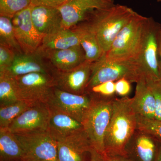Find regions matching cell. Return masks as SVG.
Listing matches in <instances>:
<instances>
[{
  "mask_svg": "<svg viewBox=\"0 0 161 161\" xmlns=\"http://www.w3.org/2000/svg\"><path fill=\"white\" fill-rule=\"evenodd\" d=\"M157 2L158 3H161V0H157Z\"/></svg>",
  "mask_w": 161,
  "mask_h": 161,
  "instance_id": "cell-39",
  "label": "cell"
},
{
  "mask_svg": "<svg viewBox=\"0 0 161 161\" xmlns=\"http://www.w3.org/2000/svg\"><path fill=\"white\" fill-rule=\"evenodd\" d=\"M114 0H67L58 7L64 28L71 29L86 21L92 11L112 6Z\"/></svg>",
  "mask_w": 161,
  "mask_h": 161,
  "instance_id": "cell-12",
  "label": "cell"
},
{
  "mask_svg": "<svg viewBox=\"0 0 161 161\" xmlns=\"http://www.w3.org/2000/svg\"><path fill=\"white\" fill-rule=\"evenodd\" d=\"M91 161H104L103 155L93 148L92 150Z\"/></svg>",
  "mask_w": 161,
  "mask_h": 161,
  "instance_id": "cell-35",
  "label": "cell"
},
{
  "mask_svg": "<svg viewBox=\"0 0 161 161\" xmlns=\"http://www.w3.org/2000/svg\"><path fill=\"white\" fill-rule=\"evenodd\" d=\"M31 6L16 14L12 19L15 36L24 53H35L38 49L43 36L36 29L31 19Z\"/></svg>",
  "mask_w": 161,
  "mask_h": 161,
  "instance_id": "cell-10",
  "label": "cell"
},
{
  "mask_svg": "<svg viewBox=\"0 0 161 161\" xmlns=\"http://www.w3.org/2000/svg\"><path fill=\"white\" fill-rule=\"evenodd\" d=\"M67 0H31L32 6H45L58 8Z\"/></svg>",
  "mask_w": 161,
  "mask_h": 161,
  "instance_id": "cell-33",
  "label": "cell"
},
{
  "mask_svg": "<svg viewBox=\"0 0 161 161\" xmlns=\"http://www.w3.org/2000/svg\"><path fill=\"white\" fill-rule=\"evenodd\" d=\"M145 79L155 99L156 110L154 119L161 121V80H153L146 78Z\"/></svg>",
  "mask_w": 161,
  "mask_h": 161,
  "instance_id": "cell-29",
  "label": "cell"
},
{
  "mask_svg": "<svg viewBox=\"0 0 161 161\" xmlns=\"http://www.w3.org/2000/svg\"><path fill=\"white\" fill-rule=\"evenodd\" d=\"M75 29L78 32L80 45L85 53L86 60L95 62L102 58L104 53L89 23H83Z\"/></svg>",
  "mask_w": 161,
  "mask_h": 161,
  "instance_id": "cell-22",
  "label": "cell"
},
{
  "mask_svg": "<svg viewBox=\"0 0 161 161\" xmlns=\"http://www.w3.org/2000/svg\"><path fill=\"white\" fill-rule=\"evenodd\" d=\"M148 18L136 13L124 26L104 57L118 61H135L140 48Z\"/></svg>",
  "mask_w": 161,
  "mask_h": 161,
  "instance_id": "cell-4",
  "label": "cell"
},
{
  "mask_svg": "<svg viewBox=\"0 0 161 161\" xmlns=\"http://www.w3.org/2000/svg\"><path fill=\"white\" fill-rule=\"evenodd\" d=\"M19 100L14 78L0 74V106L9 105Z\"/></svg>",
  "mask_w": 161,
  "mask_h": 161,
  "instance_id": "cell-25",
  "label": "cell"
},
{
  "mask_svg": "<svg viewBox=\"0 0 161 161\" xmlns=\"http://www.w3.org/2000/svg\"><path fill=\"white\" fill-rule=\"evenodd\" d=\"M137 129L149 133L161 141V121L137 115Z\"/></svg>",
  "mask_w": 161,
  "mask_h": 161,
  "instance_id": "cell-28",
  "label": "cell"
},
{
  "mask_svg": "<svg viewBox=\"0 0 161 161\" xmlns=\"http://www.w3.org/2000/svg\"><path fill=\"white\" fill-rule=\"evenodd\" d=\"M92 102L89 93L77 95L55 87L47 104L51 109L64 113L81 123Z\"/></svg>",
  "mask_w": 161,
  "mask_h": 161,
  "instance_id": "cell-8",
  "label": "cell"
},
{
  "mask_svg": "<svg viewBox=\"0 0 161 161\" xmlns=\"http://www.w3.org/2000/svg\"><path fill=\"white\" fill-rule=\"evenodd\" d=\"M13 78L20 100L32 105L47 104L56 86L51 73H33Z\"/></svg>",
  "mask_w": 161,
  "mask_h": 161,
  "instance_id": "cell-7",
  "label": "cell"
},
{
  "mask_svg": "<svg viewBox=\"0 0 161 161\" xmlns=\"http://www.w3.org/2000/svg\"><path fill=\"white\" fill-rule=\"evenodd\" d=\"M142 76L135 61L109 60L104 55L92 64V74L86 93L99 84L116 81L121 78H125L131 83H136Z\"/></svg>",
  "mask_w": 161,
  "mask_h": 161,
  "instance_id": "cell-5",
  "label": "cell"
},
{
  "mask_svg": "<svg viewBox=\"0 0 161 161\" xmlns=\"http://www.w3.org/2000/svg\"><path fill=\"white\" fill-rule=\"evenodd\" d=\"M161 25L152 18H148L139 52L135 62L145 78L159 80V37Z\"/></svg>",
  "mask_w": 161,
  "mask_h": 161,
  "instance_id": "cell-6",
  "label": "cell"
},
{
  "mask_svg": "<svg viewBox=\"0 0 161 161\" xmlns=\"http://www.w3.org/2000/svg\"><path fill=\"white\" fill-rule=\"evenodd\" d=\"M131 82L123 78L115 81V90L116 95L121 97H126L131 91Z\"/></svg>",
  "mask_w": 161,
  "mask_h": 161,
  "instance_id": "cell-32",
  "label": "cell"
},
{
  "mask_svg": "<svg viewBox=\"0 0 161 161\" xmlns=\"http://www.w3.org/2000/svg\"><path fill=\"white\" fill-rule=\"evenodd\" d=\"M52 69L68 71L79 66L86 60L85 53L80 45L67 49L40 51Z\"/></svg>",
  "mask_w": 161,
  "mask_h": 161,
  "instance_id": "cell-17",
  "label": "cell"
},
{
  "mask_svg": "<svg viewBox=\"0 0 161 161\" xmlns=\"http://www.w3.org/2000/svg\"><path fill=\"white\" fill-rule=\"evenodd\" d=\"M87 93H92L105 97L115 96V81H109L99 84L91 88L86 92Z\"/></svg>",
  "mask_w": 161,
  "mask_h": 161,
  "instance_id": "cell-31",
  "label": "cell"
},
{
  "mask_svg": "<svg viewBox=\"0 0 161 161\" xmlns=\"http://www.w3.org/2000/svg\"><path fill=\"white\" fill-rule=\"evenodd\" d=\"M16 55L15 52L9 47L0 44V73L11 66Z\"/></svg>",
  "mask_w": 161,
  "mask_h": 161,
  "instance_id": "cell-30",
  "label": "cell"
},
{
  "mask_svg": "<svg viewBox=\"0 0 161 161\" xmlns=\"http://www.w3.org/2000/svg\"><path fill=\"white\" fill-rule=\"evenodd\" d=\"M15 135L26 156L44 161H58L57 141L48 131Z\"/></svg>",
  "mask_w": 161,
  "mask_h": 161,
  "instance_id": "cell-9",
  "label": "cell"
},
{
  "mask_svg": "<svg viewBox=\"0 0 161 161\" xmlns=\"http://www.w3.org/2000/svg\"><path fill=\"white\" fill-rule=\"evenodd\" d=\"M159 55V80H161V32L159 37L158 43Z\"/></svg>",
  "mask_w": 161,
  "mask_h": 161,
  "instance_id": "cell-36",
  "label": "cell"
},
{
  "mask_svg": "<svg viewBox=\"0 0 161 161\" xmlns=\"http://www.w3.org/2000/svg\"><path fill=\"white\" fill-rule=\"evenodd\" d=\"M57 145L58 161H91L93 148L84 130L57 141Z\"/></svg>",
  "mask_w": 161,
  "mask_h": 161,
  "instance_id": "cell-14",
  "label": "cell"
},
{
  "mask_svg": "<svg viewBox=\"0 0 161 161\" xmlns=\"http://www.w3.org/2000/svg\"><path fill=\"white\" fill-rule=\"evenodd\" d=\"M49 110L48 131L56 141L68 137L84 130L81 123L69 115Z\"/></svg>",
  "mask_w": 161,
  "mask_h": 161,
  "instance_id": "cell-19",
  "label": "cell"
},
{
  "mask_svg": "<svg viewBox=\"0 0 161 161\" xmlns=\"http://www.w3.org/2000/svg\"><path fill=\"white\" fill-rule=\"evenodd\" d=\"M49 108L46 104L30 107L15 119L8 128L15 134H30L48 131Z\"/></svg>",
  "mask_w": 161,
  "mask_h": 161,
  "instance_id": "cell-11",
  "label": "cell"
},
{
  "mask_svg": "<svg viewBox=\"0 0 161 161\" xmlns=\"http://www.w3.org/2000/svg\"><path fill=\"white\" fill-rule=\"evenodd\" d=\"M79 45L80 39L77 31L63 27L54 33L44 36L38 50L64 49Z\"/></svg>",
  "mask_w": 161,
  "mask_h": 161,
  "instance_id": "cell-21",
  "label": "cell"
},
{
  "mask_svg": "<svg viewBox=\"0 0 161 161\" xmlns=\"http://www.w3.org/2000/svg\"><path fill=\"white\" fill-rule=\"evenodd\" d=\"M158 140L149 133L137 129L125 147V153L134 161H155Z\"/></svg>",
  "mask_w": 161,
  "mask_h": 161,
  "instance_id": "cell-15",
  "label": "cell"
},
{
  "mask_svg": "<svg viewBox=\"0 0 161 161\" xmlns=\"http://www.w3.org/2000/svg\"><path fill=\"white\" fill-rule=\"evenodd\" d=\"M0 44L9 47L16 54L23 53L15 36L10 18L0 16Z\"/></svg>",
  "mask_w": 161,
  "mask_h": 161,
  "instance_id": "cell-26",
  "label": "cell"
},
{
  "mask_svg": "<svg viewBox=\"0 0 161 161\" xmlns=\"http://www.w3.org/2000/svg\"><path fill=\"white\" fill-rule=\"evenodd\" d=\"M93 63L86 60L77 67L64 71L52 69L51 74L54 78L55 87L77 95L86 94Z\"/></svg>",
  "mask_w": 161,
  "mask_h": 161,
  "instance_id": "cell-13",
  "label": "cell"
},
{
  "mask_svg": "<svg viewBox=\"0 0 161 161\" xmlns=\"http://www.w3.org/2000/svg\"><path fill=\"white\" fill-rule=\"evenodd\" d=\"M22 161H44L38 159L33 158L30 157L26 156Z\"/></svg>",
  "mask_w": 161,
  "mask_h": 161,
  "instance_id": "cell-38",
  "label": "cell"
},
{
  "mask_svg": "<svg viewBox=\"0 0 161 161\" xmlns=\"http://www.w3.org/2000/svg\"><path fill=\"white\" fill-rule=\"evenodd\" d=\"M26 154L15 134L0 128V161H22Z\"/></svg>",
  "mask_w": 161,
  "mask_h": 161,
  "instance_id": "cell-23",
  "label": "cell"
},
{
  "mask_svg": "<svg viewBox=\"0 0 161 161\" xmlns=\"http://www.w3.org/2000/svg\"><path fill=\"white\" fill-rule=\"evenodd\" d=\"M52 68L40 52L16 55L11 66L0 74L14 78L33 73H51Z\"/></svg>",
  "mask_w": 161,
  "mask_h": 161,
  "instance_id": "cell-16",
  "label": "cell"
},
{
  "mask_svg": "<svg viewBox=\"0 0 161 161\" xmlns=\"http://www.w3.org/2000/svg\"><path fill=\"white\" fill-rule=\"evenodd\" d=\"M34 105L19 100L9 105L0 106V128H8L12 122Z\"/></svg>",
  "mask_w": 161,
  "mask_h": 161,
  "instance_id": "cell-24",
  "label": "cell"
},
{
  "mask_svg": "<svg viewBox=\"0 0 161 161\" xmlns=\"http://www.w3.org/2000/svg\"><path fill=\"white\" fill-rule=\"evenodd\" d=\"M136 14L132 8L119 4L96 9L90 14L86 20L94 30L105 54L119 32Z\"/></svg>",
  "mask_w": 161,
  "mask_h": 161,
  "instance_id": "cell-2",
  "label": "cell"
},
{
  "mask_svg": "<svg viewBox=\"0 0 161 161\" xmlns=\"http://www.w3.org/2000/svg\"><path fill=\"white\" fill-rule=\"evenodd\" d=\"M104 161H134L128 155L118 154H103Z\"/></svg>",
  "mask_w": 161,
  "mask_h": 161,
  "instance_id": "cell-34",
  "label": "cell"
},
{
  "mask_svg": "<svg viewBox=\"0 0 161 161\" xmlns=\"http://www.w3.org/2000/svg\"><path fill=\"white\" fill-rule=\"evenodd\" d=\"M31 0H0V16L12 19L18 13L31 5Z\"/></svg>",
  "mask_w": 161,
  "mask_h": 161,
  "instance_id": "cell-27",
  "label": "cell"
},
{
  "mask_svg": "<svg viewBox=\"0 0 161 161\" xmlns=\"http://www.w3.org/2000/svg\"><path fill=\"white\" fill-rule=\"evenodd\" d=\"M136 116L131 105V98L115 97L112 117L105 135L104 154L126 155V146L137 129Z\"/></svg>",
  "mask_w": 161,
  "mask_h": 161,
  "instance_id": "cell-1",
  "label": "cell"
},
{
  "mask_svg": "<svg viewBox=\"0 0 161 161\" xmlns=\"http://www.w3.org/2000/svg\"><path fill=\"white\" fill-rule=\"evenodd\" d=\"M31 6L33 23L37 31L43 36L63 28L62 17L58 8Z\"/></svg>",
  "mask_w": 161,
  "mask_h": 161,
  "instance_id": "cell-18",
  "label": "cell"
},
{
  "mask_svg": "<svg viewBox=\"0 0 161 161\" xmlns=\"http://www.w3.org/2000/svg\"><path fill=\"white\" fill-rule=\"evenodd\" d=\"M89 93L92 96V103L81 124L93 148L103 154L105 135L112 117L113 101L116 96L105 97Z\"/></svg>",
  "mask_w": 161,
  "mask_h": 161,
  "instance_id": "cell-3",
  "label": "cell"
},
{
  "mask_svg": "<svg viewBox=\"0 0 161 161\" xmlns=\"http://www.w3.org/2000/svg\"><path fill=\"white\" fill-rule=\"evenodd\" d=\"M132 109L136 115L153 119L155 117V99L144 76L136 82L135 94L131 98Z\"/></svg>",
  "mask_w": 161,
  "mask_h": 161,
  "instance_id": "cell-20",
  "label": "cell"
},
{
  "mask_svg": "<svg viewBox=\"0 0 161 161\" xmlns=\"http://www.w3.org/2000/svg\"><path fill=\"white\" fill-rule=\"evenodd\" d=\"M155 161H161V141L159 140H158V150Z\"/></svg>",
  "mask_w": 161,
  "mask_h": 161,
  "instance_id": "cell-37",
  "label": "cell"
}]
</instances>
